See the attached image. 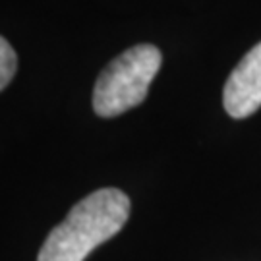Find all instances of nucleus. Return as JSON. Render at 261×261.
Masks as SVG:
<instances>
[{
  "label": "nucleus",
  "instance_id": "f257e3e1",
  "mask_svg": "<svg viewBox=\"0 0 261 261\" xmlns=\"http://www.w3.org/2000/svg\"><path fill=\"white\" fill-rule=\"evenodd\" d=\"M130 217V199L118 188H103L77 201L56 224L37 261H84L97 246L122 230Z\"/></svg>",
  "mask_w": 261,
  "mask_h": 261
},
{
  "label": "nucleus",
  "instance_id": "f03ea898",
  "mask_svg": "<svg viewBox=\"0 0 261 261\" xmlns=\"http://www.w3.org/2000/svg\"><path fill=\"white\" fill-rule=\"evenodd\" d=\"M161 62L163 56L155 45L143 43L124 50L97 77L93 111L103 118H112L141 105Z\"/></svg>",
  "mask_w": 261,
  "mask_h": 261
},
{
  "label": "nucleus",
  "instance_id": "7ed1b4c3",
  "mask_svg": "<svg viewBox=\"0 0 261 261\" xmlns=\"http://www.w3.org/2000/svg\"><path fill=\"white\" fill-rule=\"evenodd\" d=\"M223 105L232 118H248L261 107V43L244 56L228 75Z\"/></svg>",
  "mask_w": 261,
  "mask_h": 261
},
{
  "label": "nucleus",
  "instance_id": "20e7f679",
  "mask_svg": "<svg viewBox=\"0 0 261 261\" xmlns=\"http://www.w3.org/2000/svg\"><path fill=\"white\" fill-rule=\"evenodd\" d=\"M18 68V56L8 41L0 37V91L12 82Z\"/></svg>",
  "mask_w": 261,
  "mask_h": 261
}]
</instances>
